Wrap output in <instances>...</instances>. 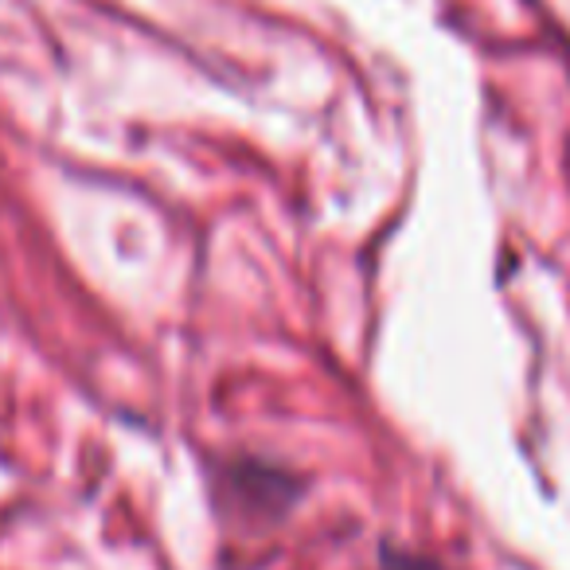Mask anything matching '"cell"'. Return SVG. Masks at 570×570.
I'll list each match as a JSON object with an SVG mask.
<instances>
[{
	"instance_id": "cell-1",
	"label": "cell",
	"mask_w": 570,
	"mask_h": 570,
	"mask_svg": "<svg viewBox=\"0 0 570 570\" xmlns=\"http://www.w3.org/2000/svg\"><path fill=\"white\" fill-rule=\"evenodd\" d=\"M383 567H387V570H442V567H434V562L414 559V554H399V551L383 554Z\"/></svg>"
}]
</instances>
